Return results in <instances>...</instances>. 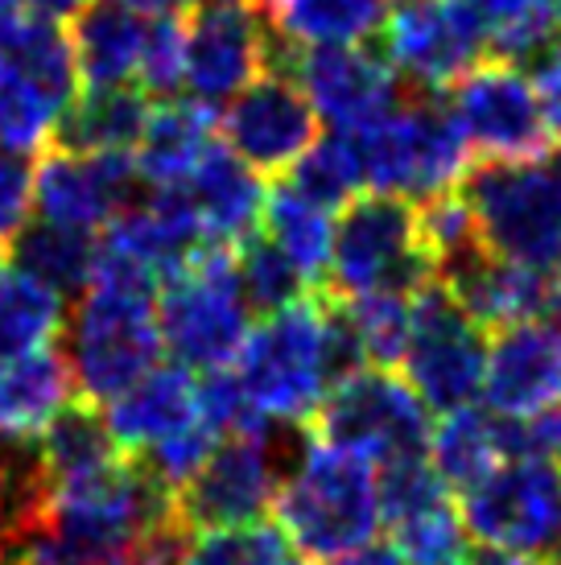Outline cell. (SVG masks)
Instances as JSON below:
<instances>
[{
    "label": "cell",
    "instance_id": "obj_1",
    "mask_svg": "<svg viewBox=\"0 0 561 565\" xmlns=\"http://www.w3.org/2000/svg\"><path fill=\"white\" fill-rule=\"evenodd\" d=\"M273 516L306 562H335L380 533V471L368 458L306 441L301 462L280 479Z\"/></svg>",
    "mask_w": 561,
    "mask_h": 565
},
{
    "label": "cell",
    "instance_id": "obj_2",
    "mask_svg": "<svg viewBox=\"0 0 561 565\" xmlns=\"http://www.w3.org/2000/svg\"><path fill=\"white\" fill-rule=\"evenodd\" d=\"M351 145L363 170V186L409 203L437 199L470 173V145L451 104H442L437 95H417L401 104L389 120L356 132Z\"/></svg>",
    "mask_w": 561,
    "mask_h": 565
},
{
    "label": "cell",
    "instance_id": "obj_3",
    "mask_svg": "<svg viewBox=\"0 0 561 565\" xmlns=\"http://www.w3.org/2000/svg\"><path fill=\"white\" fill-rule=\"evenodd\" d=\"M235 380L265 422H310L314 408L322 405V396L335 384L322 298L310 294L297 306L268 315L261 327H252L248 343L235 355Z\"/></svg>",
    "mask_w": 561,
    "mask_h": 565
},
{
    "label": "cell",
    "instance_id": "obj_4",
    "mask_svg": "<svg viewBox=\"0 0 561 565\" xmlns=\"http://www.w3.org/2000/svg\"><path fill=\"white\" fill-rule=\"evenodd\" d=\"M252 306L235 273V248L203 244L157 294L161 347L182 367L223 372L252 334Z\"/></svg>",
    "mask_w": 561,
    "mask_h": 565
},
{
    "label": "cell",
    "instance_id": "obj_5",
    "mask_svg": "<svg viewBox=\"0 0 561 565\" xmlns=\"http://www.w3.org/2000/svg\"><path fill=\"white\" fill-rule=\"evenodd\" d=\"M430 281H437V265L421 236L417 203L392 194H363L347 206L335 227L330 298H417Z\"/></svg>",
    "mask_w": 561,
    "mask_h": 565
},
{
    "label": "cell",
    "instance_id": "obj_6",
    "mask_svg": "<svg viewBox=\"0 0 561 565\" xmlns=\"http://www.w3.org/2000/svg\"><path fill=\"white\" fill-rule=\"evenodd\" d=\"M301 429L314 446L347 450L375 467L430 455V434H434L430 408L409 388V380L384 367H359L339 384H330V393Z\"/></svg>",
    "mask_w": 561,
    "mask_h": 565
},
{
    "label": "cell",
    "instance_id": "obj_7",
    "mask_svg": "<svg viewBox=\"0 0 561 565\" xmlns=\"http://www.w3.org/2000/svg\"><path fill=\"white\" fill-rule=\"evenodd\" d=\"M63 351L83 401H116L154 372L161 347L157 298L87 289L66 315Z\"/></svg>",
    "mask_w": 561,
    "mask_h": 565
},
{
    "label": "cell",
    "instance_id": "obj_8",
    "mask_svg": "<svg viewBox=\"0 0 561 565\" xmlns=\"http://www.w3.org/2000/svg\"><path fill=\"white\" fill-rule=\"evenodd\" d=\"M463 199L496 256L537 273H561V178L541 161H479L463 178Z\"/></svg>",
    "mask_w": 561,
    "mask_h": 565
},
{
    "label": "cell",
    "instance_id": "obj_9",
    "mask_svg": "<svg viewBox=\"0 0 561 565\" xmlns=\"http://www.w3.org/2000/svg\"><path fill=\"white\" fill-rule=\"evenodd\" d=\"M458 516L479 550L561 562V467L508 458L479 487L458 495Z\"/></svg>",
    "mask_w": 561,
    "mask_h": 565
},
{
    "label": "cell",
    "instance_id": "obj_10",
    "mask_svg": "<svg viewBox=\"0 0 561 565\" xmlns=\"http://www.w3.org/2000/svg\"><path fill=\"white\" fill-rule=\"evenodd\" d=\"M487 330L451 298L442 281H430L413 298V330H409L405 367L409 388L430 413L467 408L484 393Z\"/></svg>",
    "mask_w": 561,
    "mask_h": 565
},
{
    "label": "cell",
    "instance_id": "obj_11",
    "mask_svg": "<svg viewBox=\"0 0 561 565\" xmlns=\"http://www.w3.org/2000/svg\"><path fill=\"white\" fill-rule=\"evenodd\" d=\"M451 111L484 161H541L553 149V125L537 83L520 66L487 58L451 87Z\"/></svg>",
    "mask_w": 561,
    "mask_h": 565
},
{
    "label": "cell",
    "instance_id": "obj_12",
    "mask_svg": "<svg viewBox=\"0 0 561 565\" xmlns=\"http://www.w3.org/2000/svg\"><path fill=\"white\" fill-rule=\"evenodd\" d=\"M294 75L306 92L310 108L327 120L335 132H368L380 120H389L401 108V75L363 46H318L294 50L273 33V66Z\"/></svg>",
    "mask_w": 561,
    "mask_h": 565
},
{
    "label": "cell",
    "instance_id": "obj_13",
    "mask_svg": "<svg viewBox=\"0 0 561 565\" xmlns=\"http://www.w3.org/2000/svg\"><path fill=\"white\" fill-rule=\"evenodd\" d=\"M277 441L268 429L223 438L182 491H173V516L190 536L261 524L277 500Z\"/></svg>",
    "mask_w": 561,
    "mask_h": 565
},
{
    "label": "cell",
    "instance_id": "obj_14",
    "mask_svg": "<svg viewBox=\"0 0 561 565\" xmlns=\"http://www.w3.org/2000/svg\"><path fill=\"white\" fill-rule=\"evenodd\" d=\"M187 87L199 104H223L268 75L273 25L248 0H194L187 13Z\"/></svg>",
    "mask_w": 561,
    "mask_h": 565
},
{
    "label": "cell",
    "instance_id": "obj_15",
    "mask_svg": "<svg viewBox=\"0 0 561 565\" xmlns=\"http://www.w3.org/2000/svg\"><path fill=\"white\" fill-rule=\"evenodd\" d=\"M219 141L252 173L280 178L294 170L318 141V111L294 75L268 71L244 87L219 116Z\"/></svg>",
    "mask_w": 561,
    "mask_h": 565
},
{
    "label": "cell",
    "instance_id": "obj_16",
    "mask_svg": "<svg viewBox=\"0 0 561 565\" xmlns=\"http://www.w3.org/2000/svg\"><path fill=\"white\" fill-rule=\"evenodd\" d=\"M487 33L458 0H425L396 9L384 30V58L396 75L437 95L487 63Z\"/></svg>",
    "mask_w": 561,
    "mask_h": 565
},
{
    "label": "cell",
    "instance_id": "obj_17",
    "mask_svg": "<svg viewBox=\"0 0 561 565\" xmlns=\"http://www.w3.org/2000/svg\"><path fill=\"white\" fill-rule=\"evenodd\" d=\"M140 190V173L133 153H66L46 149L38 166V194L33 206L46 223L75 227V232H99L120 211L133 206Z\"/></svg>",
    "mask_w": 561,
    "mask_h": 565
},
{
    "label": "cell",
    "instance_id": "obj_18",
    "mask_svg": "<svg viewBox=\"0 0 561 565\" xmlns=\"http://www.w3.org/2000/svg\"><path fill=\"white\" fill-rule=\"evenodd\" d=\"M484 396L504 422H525L561 405V327L520 322L487 343Z\"/></svg>",
    "mask_w": 561,
    "mask_h": 565
},
{
    "label": "cell",
    "instance_id": "obj_19",
    "mask_svg": "<svg viewBox=\"0 0 561 565\" xmlns=\"http://www.w3.org/2000/svg\"><path fill=\"white\" fill-rule=\"evenodd\" d=\"M437 281L451 289V298L491 334L520 322H537L549 310V277L496 252L479 248L463 252L458 260L437 268Z\"/></svg>",
    "mask_w": 561,
    "mask_h": 565
},
{
    "label": "cell",
    "instance_id": "obj_20",
    "mask_svg": "<svg viewBox=\"0 0 561 565\" xmlns=\"http://www.w3.org/2000/svg\"><path fill=\"white\" fill-rule=\"evenodd\" d=\"M203 422L199 408V380L187 367H154L149 376L116 396L108 408V429L120 455L140 458L166 438Z\"/></svg>",
    "mask_w": 561,
    "mask_h": 565
},
{
    "label": "cell",
    "instance_id": "obj_21",
    "mask_svg": "<svg viewBox=\"0 0 561 565\" xmlns=\"http://www.w3.org/2000/svg\"><path fill=\"white\" fill-rule=\"evenodd\" d=\"M187 194L199 223H203L207 244H223V248H240L265 220L268 190L261 173H252L223 141L211 145V153L199 161V170L190 173Z\"/></svg>",
    "mask_w": 561,
    "mask_h": 565
},
{
    "label": "cell",
    "instance_id": "obj_22",
    "mask_svg": "<svg viewBox=\"0 0 561 565\" xmlns=\"http://www.w3.org/2000/svg\"><path fill=\"white\" fill-rule=\"evenodd\" d=\"M78 396L63 343L21 360H0V441L42 438L59 413Z\"/></svg>",
    "mask_w": 561,
    "mask_h": 565
},
{
    "label": "cell",
    "instance_id": "obj_23",
    "mask_svg": "<svg viewBox=\"0 0 561 565\" xmlns=\"http://www.w3.org/2000/svg\"><path fill=\"white\" fill-rule=\"evenodd\" d=\"M215 111L199 99H161L149 111V125L140 132V145L133 149L140 182L154 190L187 186L190 173L215 145Z\"/></svg>",
    "mask_w": 561,
    "mask_h": 565
},
{
    "label": "cell",
    "instance_id": "obj_24",
    "mask_svg": "<svg viewBox=\"0 0 561 565\" xmlns=\"http://www.w3.org/2000/svg\"><path fill=\"white\" fill-rule=\"evenodd\" d=\"M38 446V462H42V475L54 491H71V487H83L99 479V475L116 471L128 455H120V446L112 438L108 417L92 405L75 396L71 405L54 417V422L42 429V438L33 441Z\"/></svg>",
    "mask_w": 561,
    "mask_h": 565
},
{
    "label": "cell",
    "instance_id": "obj_25",
    "mask_svg": "<svg viewBox=\"0 0 561 565\" xmlns=\"http://www.w3.org/2000/svg\"><path fill=\"white\" fill-rule=\"evenodd\" d=\"M71 50H75L78 83L83 87H125L140 66L145 21L140 13L116 0H92L71 21Z\"/></svg>",
    "mask_w": 561,
    "mask_h": 565
},
{
    "label": "cell",
    "instance_id": "obj_26",
    "mask_svg": "<svg viewBox=\"0 0 561 565\" xmlns=\"http://www.w3.org/2000/svg\"><path fill=\"white\" fill-rule=\"evenodd\" d=\"M149 111V95L140 87H87V95L66 108L54 141L66 153H133Z\"/></svg>",
    "mask_w": 561,
    "mask_h": 565
},
{
    "label": "cell",
    "instance_id": "obj_27",
    "mask_svg": "<svg viewBox=\"0 0 561 565\" xmlns=\"http://www.w3.org/2000/svg\"><path fill=\"white\" fill-rule=\"evenodd\" d=\"M99 260V239L92 232L59 227V223L38 220L9 244V265L17 273L33 277L38 285L54 289L59 298H83L95 277Z\"/></svg>",
    "mask_w": 561,
    "mask_h": 565
},
{
    "label": "cell",
    "instance_id": "obj_28",
    "mask_svg": "<svg viewBox=\"0 0 561 565\" xmlns=\"http://www.w3.org/2000/svg\"><path fill=\"white\" fill-rule=\"evenodd\" d=\"M265 236L285 252V260L301 273V281L310 285V294H327L330 285V260H335V227L330 215L306 203L297 190L285 182H273L265 199Z\"/></svg>",
    "mask_w": 561,
    "mask_h": 565
},
{
    "label": "cell",
    "instance_id": "obj_29",
    "mask_svg": "<svg viewBox=\"0 0 561 565\" xmlns=\"http://www.w3.org/2000/svg\"><path fill=\"white\" fill-rule=\"evenodd\" d=\"M430 462L442 475V483L467 495L470 487H479L487 475L496 471L499 462H508L504 455V422H491L484 408H454L442 413L430 434Z\"/></svg>",
    "mask_w": 561,
    "mask_h": 565
},
{
    "label": "cell",
    "instance_id": "obj_30",
    "mask_svg": "<svg viewBox=\"0 0 561 565\" xmlns=\"http://www.w3.org/2000/svg\"><path fill=\"white\" fill-rule=\"evenodd\" d=\"M0 66L59 95L66 108L78 99V66L66 30L46 17H17L0 30Z\"/></svg>",
    "mask_w": 561,
    "mask_h": 565
},
{
    "label": "cell",
    "instance_id": "obj_31",
    "mask_svg": "<svg viewBox=\"0 0 561 565\" xmlns=\"http://www.w3.org/2000/svg\"><path fill=\"white\" fill-rule=\"evenodd\" d=\"M458 4L479 21L496 63L537 66L561 42V21L553 0H458Z\"/></svg>",
    "mask_w": 561,
    "mask_h": 565
},
{
    "label": "cell",
    "instance_id": "obj_32",
    "mask_svg": "<svg viewBox=\"0 0 561 565\" xmlns=\"http://www.w3.org/2000/svg\"><path fill=\"white\" fill-rule=\"evenodd\" d=\"M389 0H285L268 21L285 46H359L384 25Z\"/></svg>",
    "mask_w": 561,
    "mask_h": 565
},
{
    "label": "cell",
    "instance_id": "obj_33",
    "mask_svg": "<svg viewBox=\"0 0 561 565\" xmlns=\"http://www.w3.org/2000/svg\"><path fill=\"white\" fill-rule=\"evenodd\" d=\"M63 298L25 273H9L0 285V360H21L63 343Z\"/></svg>",
    "mask_w": 561,
    "mask_h": 565
},
{
    "label": "cell",
    "instance_id": "obj_34",
    "mask_svg": "<svg viewBox=\"0 0 561 565\" xmlns=\"http://www.w3.org/2000/svg\"><path fill=\"white\" fill-rule=\"evenodd\" d=\"M63 116L66 104L59 95L0 66V149L4 153L30 158L38 149H50Z\"/></svg>",
    "mask_w": 561,
    "mask_h": 565
},
{
    "label": "cell",
    "instance_id": "obj_35",
    "mask_svg": "<svg viewBox=\"0 0 561 565\" xmlns=\"http://www.w3.org/2000/svg\"><path fill=\"white\" fill-rule=\"evenodd\" d=\"M285 186L297 190L306 203H314L318 211H335V206H351L356 194L363 190V170H359L356 145L351 137L335 132L327 141H314V149L297 161Z\"/></svg>",
    "mask_w": 561,
    "mask_h": 565
},
{
    "label": "cell",
    "instance_id": "obj_36",
    "mask_svg": "<svg viewBox=\"0 0 561 565\" xmlns=\"http://www.w3.org/2000/svg\"><path fill=\"white\" fill-rule=\"evenodd\" d=\"M235 273H240L244 298L256 315H277L285 306L310 298V285L301 281V273L285 260V252L265 232H256L235 248Z\"/></svg>",
    "mask_w": 561,
    "mask_h": 565
},
{
    "label": "cell",
    "instance_id": "obj_37",
    "mask_svg": "<svg viewBox=\"0 0 561 565\" xmlns=\"http://www.w3.org/2000/svg\"><path fill=\"white\" fill-rule=\"evenodd\" d=\"M347 318L356 327V339L363 347L368 367H384L396 372L409 351V330H413V298H392V294H375V298L343 301Z\"/></svg>",
    "mask_w": 561,
    "mask_h": 565
},
{
    "label": "cell",
    "instance_id": "obj_38",
    "mask_svg": "<svg viewBox=\"0 0 561 565\" xmlns=\"http://www.w3.org/2000/svg\"><path fill=\"white\" fill-rule=\"evenodd\" d=\"M285 545L289 541L280 536V529L261 520V524H240V529L190 536L182 565H280L289 557Z\"/></svg>",
    "mask_w": 561,
    "mask_h": 565
},
{
    "label": "cell",
    "instance_id": "obj_39",
    "mask_svg": "<svg viewBox=\"0 0 561 565\" xmlns=\"http://www.w3.org/2000/svg\"><path fill=\"white\" fill-rule=\"evenodd\" d=\"M140 92L157 99H178V87L187 83V17L166 13L145 21V46L137 66Z\"/></svg>",
    "mask_w": 561,
    "mask_h": 565
},
{
    "label": "cell",
    "instance_id": "obj_40",
    "mask_svg": "<svg viewBox=\"0 0 561 565\" xmlns=\"http://www.w3.org/2000/svg\"><path fill=\"white\" fill-rule=\"evenodd\" d=\"M33 194H38V166L21 153L0 149V248L4 252L30 227Z\"/></svg>",
    "mask_w": 561,
    "mask_h": 565
},
{
    "label": "cell",
    "instance_id": "obj_41",
    "mask_svg": "<svg viewBox=\"0 0 561 565\" xmlns=\"http://www.w3.org/2000/svg\"><path fill=\"white\" fill-rule=\"evenodd\" d=\"M504 455L561 467V405L525 422H504Z\"/></svg>",
    "mask_w": 561,
    "mask_h": 565
},
{
    "label": "cell",
    "instance_id": "obj_42",
    "mask_svg": "<svg viewBox=\"0 0 561 565\" xmlns=\"http://www.w3.org/2000/svg\"><path fill=\"white\" fill-rule=\"evenodd\" d=\"M537 95H541V104H546V116L553 132H561V42L549 50L546 58L537 63Z\"/></svg>",
    "mask_w": 561,
    "mask_h": 565
},
{
    "label": "cell",
    "instance_id": "obj_43",
    "mask_svg": "<svg viewBox=\"0 0 561 565\" xmlns=\"http://www.w3.org/2000/svg\"><path fill=\"white\" fill-rule=\"evenodd\" d=\"M330 565H409V562L392 541H372V545H363V550H351V553H343V557H335Z\"/></svg>",
    "mask_w": 561,
    "mask_h": 565
},
{
    "label": "cell",
    "instance_id": "obj_44",
    "mask_svg": "<svg viewBox=\"0 0 561 565\" xmlns=\"http://www.w3.org/2000/svg\"><path fill=\"white\" fill-rule=\"evenodd\" d=\"M87 4H92V0H21V9H30L33 17H46V21H54V25L66 21V17L75 21Z\"/></svg>",
    "mask_w": 561,
    "mask_h": 565
},
{
    "label": "cell",
    "instance_id": "obj_45",
    "mask_svg": "<svg viewBox=\"0 0 561 565\" xmlns=\"http://www.w3.org/2000/svg\"><path fill=\"white\" fill-rule=\"evenodd\" d=\"M470 565H561L553 557H529V553H504V550H475Z\"/></svg>",
    "mask_w": 561,
    "mask_h": 565
},
{
    "label": "cell",
    "instance_id": "obj_46",
    "mask_svg": "<svg viewBox=\"0 0 561 565\" xmlns=\"http://www.w3.org/2000/svg\"><path fill=\"white\" fill-rule=\"evenodd\" d=\"M133 13H149V17H166V13H187L194 0H116Z\"/></svg>",
    "mask_w": 561,
    "mask_h": 565
},
{
    "label": "cell",
    "instance_id": "obj_47",
    "mask_svg": "<svg viewBox=\"0 0 561 565\" xmlns=\"http://www.w3.org/2000/svg\"><path fill=\"white\" fill-rule=\"evenodd\" d=\"M546 315H553L561 322V273H553V277H549V310Z\"/></svg>",
    "mask_w": 561,
    "mask_h": 565
},
{
    "label": "cell",
    "instance_id": "obj_48",
    "mask_svg": "<svg viewBox=\"0 0 561 565\" xmlns=\"http://www.w3.org/2000/svg\"><path fill=\"white\" fill-rule=\"evenodd\" d=\"M21 17V0H0V30L9 25V21H17Z\"/></svg>",
    "mask_w": 561,
    "mask_h": 565
},
{
    "label": "cell",
    "instance_id": "obj_49",
    "mask_svg": "<svg viewBox=\"0 0 561 565\" xmlns=\"http://www.w3.org/2000/svg\"><path fill=\"white\" fill-rule=\"evenodd\" d=\"M252 9H256V13L261 17H268V21H273V17L280 13V4H285V0H248Z\"/></svg>",
    "mask_w": 561,
    "mask_h": 565
},
{
    "label": "cell",
    "instance_id": "obj_50",
    "mask_svg": "<svg viewBox=\"0 0 561 565\" xmlns=\"http://www.w3.org/2000/svg\"><path fill=\"white\" fill-rule=\"evenodd\" d=\"M9 273H13V265H9V252L0 248V285H4V277H9Z\"/></svg>",
    "mask_w": 561,
    "mask_h": 565
},
{
    "label": "cell",
    "instance_id": "obj_51",
    "mask_svg": "<svg viewBox=\"0 0 561 565\" xmlns=\"http://www.w3.org/2000/svg\"><path fill=\"white\" fill-rule=\"evenodd\" d=\"M389 4H396V9H409V4H425V0H389Z\"/></svg>",
    "mask_w": 561,
    "mask_h": 565
},
{
    "label": "cell",
    "instance_id": "obj_52",
    "mask_svg": "<svg viewBox=\"0 0 561 565\" xmlns=\"http://www.w3.org/2000/svg\"><path fill=\"white\" fill-rule=\"evenodd\" d=\"M280 565H306V562H301V557H285Z\"/></svg>",
    "mask_w": 561,
    "mask_h": 565
},
{
    "label": "cell",
    "instance_id": "obj_53",
    "mask_svg": "<svg viewBox=\"0 0 561 565\" xmlns=\"http://www.w3.org/2000/svg\"><path fill=\"white\" fill-rule=\"evenodd\" d=\"M558 178H561V149H558Z\"/></svg>",
    "mask_w": 561,
    "mask_h": 565
},
{
    "label": "cell",
    "instance_id": "obj_54",
    "mask_svg": "<svg viewBox=\"0 0 561 565\" xmlns=\"http://www.w3.org/2000/svg\"><path fill=\"white\" fill-rule=\"evenodd\" d=\"M553 4H558V21H561V0H553Z\"/></svg>",
    "mask_w": 561,
    "mask_h": 565
},
{
    "label": "cell",
    "instance_id": "obj_55",
    "mask_svg": "<svg viewBox=\"0 0 561 565\" xmlns=\"http://www.w3.org/2000/svg\"><path fill=\"white\" fill-rule=\"evenodd\" d=\"M0 565H4V545H0Z\"/></svg>",
    "mask_w": 561,
    "mask_h": 565
},
{
    "label": "cell",
    "instance_id": "obj_56",
    "mask_svg": "<svg viewBox=\"0 0 561 565\" xmlns=\"http://www.w3.org/2000/svg\"><path fill=\"white\" fill-rule=\"evenodd\" d=\"M454 565H470V562H467V557H463V562H454Z\"/></svg>",
    "mask_w": 561,
    "mask_h": 565
},
{
    "label": "cell",
    "instance_id": "obj_57",
    "mask_svg": "<svg viewBox=\"0 0 561 565\" xmlns=\"http://www.w3.org/2000/svg\"><path fill=\"white\" fill-rule=\"evenodd\" d=\"M125 565H133V562H125Z\"/></svg>",
    "mask_w": 561,
    "mask_h": 565
}]
</instances>
